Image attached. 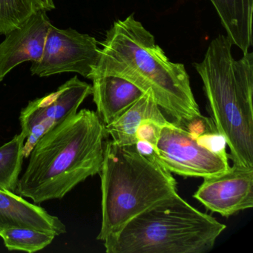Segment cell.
<instances>
[{
  "label": "cell",
  "instance_id": "obj_1",
  "mask_svg": "<svg viewBox=\"0 0 253 253\" xmlns=\"http://www.w3.org/2000/svg\"><path fill=\"white\" fill-rule=\"evenodd\" d=\"M101 45L98 63L90 80L114 75L130 81L150 93L171 123L184 128L204 117L184 66L170 61L155 37L133 14L115 22Z\"/></svg>",
  "mask_w": 253,
  "mask_h": 253
},
{
  "label": "cell",
  "instance_id": "obj_2",
  "mask_svg": "<svg viewBox=\"0 0 253 253\" xmlns=\"http://www.w3.org/2000/svg\"><path fill=\"white\" fill-rule=\"evenodd\" d=\"M107 137L97 112H77L35 145L15 193L38 205L63 199L79 183L100 173Z\"/></svg>",
  "mask_w": 253,
  "mask_h": 253
},
{
  "label": "cell",
  "instance_id": "obj_3",
  "mask_svg": "<svg viewBox=\"0 0 253 253\" xmlns=\"http://www.w3.org/2000/svg\"><path fill=\"white\" fill-rule=\"evenodd\" d=\"M227 36L210 42L195 68L204 84L211 120L229 146L234 165L253 168V54L239 60Z\"/></svg>",
  "mask_w": 253,
  "mask_h": 253
},
{
  "label": "cell",
  "instance_id": "obj_4",
  "mask_svg": "<svg viewBox=\"0 0 253 253\" xmlns=\"http://www.w3.org/2000/svg\"><path fill=\"white\" fill-rule=\"evenodd\" d=\"M102 224L97 239L104 241L151 207L177 195V182L157 155L145 156L135 145L105 142L100 173Z\"/></svg>",
  "mask_w": 253,
  "mask_h": 253
},
{
  "label": "cell",
  "instance_id": "obj_5",
  "mask_svg": "<svg viewBox=\"0 0 253 253\" xmlns=\"http://www.w3.org/2000/svg\"><path fill=\"white\" fill-rule=\"evenodd\" d=\"M226 226L174 195L103 241L107 253H206Z\"/></svg>",
  "mask_w": 253,
  "mask_h": 253
},
{
  "label": "cell",
  "instance_id": "obj_6",
  "mask_svg": "<svg viewBox=\"0 0 253 253\" xmlns=\"http://www.w3.org/2000/svg\"><path fill=\"white\" fill-rule=\"evenodd\" d=\"M225 145L215 127L195 133L167 121L161 126L155 151L170 172L206 178L229 170Z\"/></svg>",
  "mask_w": 253,
  "mask_h": 253
},
{
  "label": "cell",
  "instance_id": "obj_7",
  "mask_svg": "<svg viewBox=\"0 0 253 253\" xmlns=\"http://www.w3.org/2000/svg\"><path fill=\"white\" fill-rule=\"evenodd\" d=\"M91 94L92 86L75 76L54 92L29 102L20 115L21 133L26 139L23 146L24 158L30 155L45 133L75 115Z\"/></svg>",
  "mask_w": 253,
  "mask_h": 253
},
{
  "label": "cell",
  "instance_id": "obj_8",
  "mask_svg": "<svg viewBox=\"0 0 253 253\" xmlns=\"http://www.w3.org/2000/svg\"><path fill=\"white\" fill-rule=\"evenodd\" d=\"M98 44L89 35L51 25L42 57L32 63L31 72L41 78L74 72L90 79L100 58Z\"/></svg>",
  "mask_w": 253,
  "mask_h": 253
},
{
  "label": "cell",
  "instance_id": "obj_9",
  "mask_svg": "<svg viewBox=\"0 0 253 253\" xmlns=\"http://www.w3.org/2000/svg\"><path fill=\"white\" fill-rule=\"evenodd\" d=\"M193 197L224 217L253 208V168L233 164L223 174L204 178Z\"/></svg>",
  "mask_w": 253,
  "mask_h": 253
},
{
  "label": "cell",
  "instance_id": "obj_10",
  "mask_svg": "<svg viewBox=\"0 0 253 253\" xmlns=\"http://www.w3.org/2000/svg\"><path fill=\"white\" fill-rule=\"evenodd\" d=\"M51 25L46 12L38 11L5 35L0 43V82L21 63L41 60Z\"/></svg>",
  "mask_w": 253,
  "mask_h": 253
},
{
  "label": "cell",
  "instance_id": "obj_11",
  "mask_svg": "<svg viewBox=\"0 0 253 253\" xmlns=\"http://www.w3.org/2000/svg\"><path fill=\"white\" fill-rule=\"evenodd\" d=\"M12 227L31 228L59 236L66 226L57 216L15 192L0 189V231Z\"/></svg>",
  "mask_w": 253,
  "mask_h": 253
},
{
  "label": "cell",
  "instance_id": "obj_12",
  "mask_svg": "<svg viewBox=\"0 0 253 253\" xmlns=\"http://www.w3.org/2000/svg\"><path fill=\"white\" fill-rule=\"evenodd\" d=\"M91 81L96 112L105 126L118 119L146 94L130 81L114 75L95 77Z\"/></svg>",
  "mask_w": 253,
  "mask_h": 253
},
{
  "label": "cell",
  "instance_id": "obj_13",
  "mask_svg": "<svg viewBox=\"0 0 253 253\" xmlns=\"http://www.w3.org/2000/svg\"><path fill=\"white\" fill-rule=\"evenodd\" d=\"M147 120H154L163 124L168 121L149 92L140 97L113 123L106 126V134L118 144L135 145L136 131Z\"/></svg>",
  "mask_w": 253,
  "mask_h": 253
},
{
  "label": "cell",
  "instance_id": "obj_14",
  "mask_svg": "<svg viewBox=\"0 0 253 253\" xmlns=\"http://www.w3.org/2000/svg\"><path fill=\"white\" fill-rule=\"evenodd\" d=\"M226 36L244 53L253 45V0H210Z\"/></svg>",
  "mask_w": 253,
  "mask_h": 253
},
{
  "label": "cell",
  "instance_id": "obj_15",
  "mask_svg": "<svg viewBox=\"0 0 253 253\" xmlns=\"http://www.w3.org/2000/svg\"><path fill=\"white\" fill-rule=\"evenodd\" d=\"M26 137L22 133L0 146V189L15 192L20 178Z\"/></svg>",
  "mask_w": 253,
  "mask_h": 253
},
{
  "label": "cell",
  "instance_id": "obj_16",
  "mask_svg": "<svg viewBox=\"0 0 253 253\" xmlns=\"http://www.w3.org/2000/svg\"><path fill=\"white\" fill-rule=\"evenodd\" d=\"M54 235L31 228L12 227L0 231V238L9 251L36 253L52 243Z\"/></svg>",
  "mask_w": 253,
  "mask_h": 253
},
{
  "label": "cell",
  "instance_id": "obj_17",
  "mask_svg": "<svg viewBox=\"0 0 253 253\" xmlns=\"http://www.w3.org/2000/svg\"><path fill=\"white\" fill-rule=\"evenodd\" d=\"M38 11L35 0H0V34L8 35Z\"/></svg>",
  "mask_w": 253,
  "mask_h": 253
},
{
  "label": "cell",
  "instance_id": "obj_18",
  "mask_svg": "<svg viewBox=\"0 0 253 253\" xmlns=\"http://www.w3.org/2000/svg\"><path fill=\"white\" fill-rule=\"evenodd\" d=\"M163 125L164 124L154 120H147L144 121L136 131L137 142L139 140L146 142L155 149Z\"/></svg>",
  "mask_w": 253,
  "mask_h": 253
},
{
  "label": "cell",
  "instance_id": "obj_19",
  "mask_svg": "<svg viewBox=\"0 0 253 253\" xmlns=\"http://www.w3.org/2000/svg\"><path fill=\"white\" fill-rule=\"evenodd\" d=\"M35 1L41 11L47 12L55 8L54 0H35Z\"/></svg>",
  "mask_w": 253,
  "mask_h": 253
}]
</instances>
